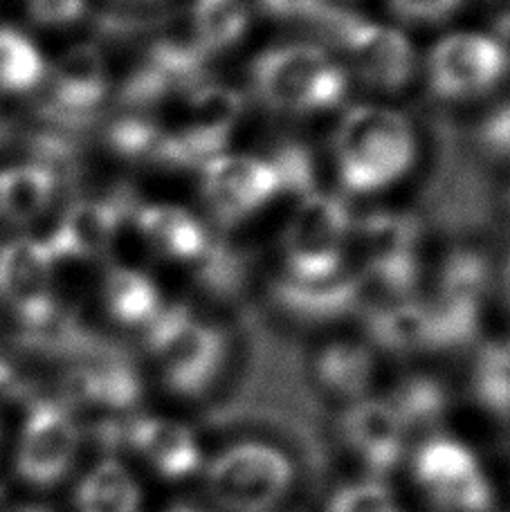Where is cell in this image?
<instances>
[{
	"mask_svg": "<svg viewBox=\"0 0 510 512\" xmlns=\"http://www.w3.org/2000/svg\"><path fill=\"white\" fill-rule=\"evenodd\" d=\"M254 97L277 115L331 113L349 95V72L322 45L281 43L259 52L250 66Z\"/></svg>",
	"mask_w": 510,
	"mask_h": 512,
	"instance_id": "cell-2",
	"label": "cell"
},
{
	"mask_svg": "<svg viewBox=\"0 0 510 512\" xmlns=\"http://www.w3.org/2000/svg\"><path fill=\"white\" fill-rule=\"evenodd\" d=\"M88 12V0H30V14L39 25H72Z\"/></svg>",
	"mask_w": 510,
	"mask_h": 512,
	"instance_id": "cell-31",
	"label": "cell"
},
{
	"mask_svg": "<svg viewBox=\"0 0 510 512\" xmlns=\"http://www.w3.org/2000/svg\"><path fill=\"white\" fill-rule=\"evenodd\" d=\"M133 225L144 245L162 261L194 265L212 254V236L207 225L182 205H142L133 216Z\"/></svg>",
	"mask_w": 510,
	"mask_h": 512,
	"instance_id": "cell-14",
	"label": "cell"
},
{
	"mask_svg": "<svg viewBox=\"0 0 510 512\" xmlns=\"http://www.w3.org/2000/svg\"><path fill=\"white\" fill-rule=\"evenodd\" d=\"M353 218L338 196L324 191L302 194L281 234L284 279L320 283L346 272V245Z\"/></svg>",
	"mask_w": 510,
	"mask_h": 512,
	"instance_id": "cell-3",
	"label": "cell"
},
{
	"mask_svg": "<svg viewBox=\"0 0 510 512\" xmlns=\"http://www.w3.org/2000/svg\"><path fill=\"white\" fill-rule=\"evenodd\" d=\"M342 429L355 456L376 477L391 472L403 459L409 432L389 400H355L346 409Z\"/></svg>",
	"mask_w": 510,
	"mask_h": 512,
	"instance_id": "cell-13",
	"label": "cell"
},
{
	"mask_svg": "<svg viewBox=\"0 0 510 512\" xmlns=\"http://www.w3.org/2000/svg\"><path fill=\"white\" fill-rule=\"evenodd\" d=\"M369 335L376 346L391 353L434 351V328L430 304L403 299L373 310Z\"/></svg>",
	"mask_w": 510,
	"mask_h": 512,
	"instance_id": "cell-20",
	"label": "cell"
},
{
	"mask_svg": "<svg viewBox=\"0 0 510 512\" xmlns=\"http://www.w3.org/2000/svg\"><path fill=\"white\" fill-rule=\"evenodd\" d=\"M510 68V52L502 39L477 30L443 34L425 57V81L434 97L468 104L502 84Z\"/></svg>",
	"mask_w": 510,
	"mask_h": 512,
	"instance_id": "cell-7",
	"label": "cell"
},
{
	"mask_svg": "<svg viewBox=\"0 0 510 512\" xmlns=\"http://www.w3.org/2000/svg\"><path fill=\"white\" fill-rule=\"evenodd\" d=\"M248 27V0H191L189 41L203 57L232 50Z\"/></svg>",
	"mask_w": 510,
	"mask_h": 512,
	"instance_id": "cell-21",
	"label": "cell"
},
{
	"mask_svg": "<svg viewBox=\"0 0 510 512\" xmlns=\"http://www.w3.org/2000/svg\"><path fill=\"white\" fill-rule=\"evenodd\" d=\"M120 212L111 203L81 200L63 216L57 232L45 241V250L54 259L75 256V259H95L102 256L115 241Z\"/></svg>",
	"mask_w": 510,
	"mask_h": 512,
	"instance_id": "cell-17",
	"label": "cell"
},
{
	"mask_svg": "<svg viewBox=\"0 0 510 512\" xmlns=\"http://www.w3.org/2000/svg\"><path fill=\"white\" fill-rule=\"evenodd\" d=\"M479 131L484 151L495 158H510V104L490 113Z\"/></svg>",
	"mask_w": 510,
	"mask_h": 512,
	"instance_id": "cell-33",
	"label": "cell"
},
{
	"mask_svg": "<svg viewBox=\"0 0 510 512\" xmlns=\"http://www.w3.org/2000/svg\"><path fill=\"white\" fill-rule=\"evenodd\" d=\"M504 297H506L508 306H510V259H508L506 268H504Z\"/></svg>",
	"mask_w": 510,
	"mask_h": 512,
	"instance_id": "cell-34",
	"label": "cell"
},
{
	"mask_svg": "<svg viewBox=\"0 0 510 512\" xmlns=\"http://www.w3.org/2000/svg\"><path fill=\"white\" fill-rule=\"evenodd\" d=\"M326 512H403V508L387 486L376 479H364L335 490Z\"/></svg>",
	"mask_w": 510,
	"mask_h": 512,
	"instance_id": "cell-29",
	"label": "cell"
},
{
	"mask_svg": "<svg viewBox=\"0 0 510 512\" xmlns=\"http://www.w3.org/2000/svg\"><path fill=\"white\" fill-rule=\"evenodd\" d=\"M102 299L106 313L120 326L126 328H149L162 310L165 299L158 283L147 272L131 265H113L106 272Z\"/></svg>",
	"mask_w": 510,
	"mask_h": 512,
	"instance_id": "cell-18",
	"label": "cell"
},
{
	"mask_svg": "<svg viewBox=\"0 0 510 512\" xmlns=\"http://www.w3.org/2000/svg\"><path fill=\"white\" fill-rule=\"evenodd\" d=\"M108 95V68L95 45H75L52 70L54 111L66 120H86Z\"/></svg>",
	"mask_w": 510,
	"mask_h": 512,
	"instance_id": "cell-16",
	"label": "cell"
},
{
	"mask_svg": "<svg viewBox=\"0 0 510 512\" xmlns=\"http://www.w3.org/2000/svg\"><path fill=\"white\" fill-rule=\"evenodd\" d=\"M281 306L306 319H331L351 310L362 299L360 279L344 272L320 283H299L281 279L277 286Z\"/></svg>",
	"mask_w": 510,
	"mask_h": 512,
	"instance_id": "cell-23",
	"label": "cell"
},
{
	"mask_svg": "<svg viewBox=\"0 0 510 512\" xmlns=\"http://www.w3.org/2000/svg\"><path fill=\"white\" fill-rule=\"evenodd\" d=\"M124 441L147 461L160 477L178 481L191 477L203 463L194 432L169 418L142 416L126 425Z\"/></svg>",
	"mask_w": 510,
	"mask_h": 512,
	"instance_id": "cell-15",
	"label": "cell"
},
{
	"mask_svg": "<svg viewBox=\"0 0 510 512\" xmlns=\"http://www.w3.org/2000/svg\"><path fill=\"white\" fill-rule=\"evenodd\" d=\"M508 212H510V191H508Z\"/></svg>",
	"mask_w": 510,
	"mask_h": 512,
	"instance_id": "cell-38",
	"label": "cell"
},
{
	"mask_svg": "<svg viewBox=\"0 0 510 512\" xmlns=\"http://www.w3.org/2000/svg\"><path fill=\"white\" fill-rule=\"evenodd\" d=\"M14 512H50V510L43 508V506H25V508H18Z\"/></svg>",
	"mask_w": 510,
	"mask_h": 512,
	"instance_id": "cell-35",
	"label": "cell"
},
{
	"mask_svg": "<svg viewBox=\"0 0 510 512\" xmlns=\"http://www.w3.org/2000/svg\"><path fill=\"white\" fill-rule=\"evenodd\" d=\"M45 77V63L32 41L21 32L0 27V90L27 93Z\"/></svg>",
	"mask_w": 510,
	"mask_h": 512,
	"instance_id": "cell-26",
	"label": "cell"
},
{
	"mask_svg": "<svg viewBox=\"0 0 510 512\" xmlns=\"http://www.w3.org/2000/svg\"><path fill=\"white\" fill-rule=\"evenodd\" d=\"M472 389L481 407L510 420V342L488 344L479 353Z\"/></svg>",
	"mask_w": 510,
	"mask_h": 512,
	"instance_id": "cell-27",
	"label": "cell"
},
{
	"mask_svg": "<svg viewBox=\"0 0 510 512\" xmlns=\"http://www.w3.org/2000/svg\"><path fill=\"white\" fill-rule=\"evenodd\" d=\"M79 454V427L54 400H36L25 418L16 472L34 488H52L72 470Z\"/></svg>",
	"mask_w": 510,
	"mask_h": 512,
	"instance_id": "cell-11",
	"label": "cell"
},
{
	"mask_svg": "<svg viewBox=\"0 0 510 512\" xmlns=\"http://www.w3.org/2000/svg\"><path fill=\"white\" fill-rule=\"evenodd\" d=\"M200 196L218 221H248L284 194L275 162L252 153L223 151L198 167Z\"/></svg>",
	"mask_w": 510,
	"mask_h": 512,
	"instance_id": "cell-8",
	"label": "cell"
},
{
	"mask_svg": "<svg viewBox=\"0 0 510 512\" xmlns=\"http://www.w3.org/2000/svg\"><path fill=\"white\" fill-rule=\"evenodd\" d=\"M466 0H387L389 12L405 25H441L461 12Z\"/></svg>",
	"mask_w": 510,
	"mask_h": 512,
	"instance_id": "cell-30",
	"label": "cell"
},
{
	"mask_svg": "<svg viewBox=\"0 0 510 512\" xmlns=\"http://www.w3.org/2000/svg\"><path fill=\"white\" fill-rule=\"evenodd\" d=\"M261 7L284 21L320 23L335 3L333 0H261Z\"/></svg>",
	"mask_w": 510,
	"mask_h": 512,
	"instance_id": "cell-32",
	"label": "cell"
},
{
	"mask_svg": "<svg viewBox=\"0 0 510 512\" xmlns=\"http://www.w3.org/2000/svg\"><path fill=\"white\" fill-rule=\"evenodd\" d=\"M389 402L407 432H412V429H432L439 423L448 407V396L441 382L427 376H414L400 384L396 396Z\"/></svg>",
	"mask_w": 510,
	"mask_h": 512,
	"instance_id": "cell-28",
	"label": "cell"
},
{
	"mask_svg": "<svg viewBox=\"0 0 510 512\" xmlns=\"http://www.w3.org/2000/svg\"><path fill=\"white\" fill-rule=\"evenodd\" d=\"M331 155L344 191L376 196L409 176L418 158V135L412 120L394 106L355 104L340 115Z\"/></svg>",
	"mask_w": 510,
	"mask_h": 512,
	"instance_id": "cell-1",
	"label": "cell"
},
{
	"mask_svg": "<svg viewBox=\"0 0 510 512\" xmlns=\"http://www.w3.org/2000/svg\"><path fill=\"white\" fill-rule=\"evenodd\" d=\"M122 3H133V5H144V3H158V0H122Z\"/></svg>",
	"mask_w": 510,
	"mask_h": 512,
	"instance_id": "cell-36",
	"label": "cell"
},
{
	"mask_svg": "<svg viewBox=\"0 0 510 512\" xmlns=\"http://www.w3.org/2000/svg\"><path fill=\"white\" fill-rule=\"evenodd\" d=\"M54 176L45 167L0 171V214L12 223H32L50 205Z\"/></svg>",
	"mask_w": 510,
	"mask_h": 512,
	"instance_id": "cell-25",
	"label": "cell"
},
{
	"mask_svg": "<svg viewBox=\"0 0 510 512\" xmlns=\"http://www.w3.org/2000/svg\"><path fill=\"white\" fill-rule=\"evenodd\" d=\"M75 501L77 512H140L142 490L126 465L104 459L79 483Z\"/></svg>",
	"mask_w": 510,
	"mask_h": 512,
	"instance_id": "cell-24",
	"label": "cell"
},
{
	"mask_svg": "<svg viewBox=\"0 0 510 512\" xmlns=\"http://www.w3.org/2000/svg\"><path fill=\"white\" fill-rule=\"evenodd\" d=\"M144 337L162 380L178 396H203L225 364L223 335L187 308L165 306Z\"/></svg>",
	"mask_w": 510,
	"mask_h": 512,
	"instance_id": "cell-5",
	"label": "cell"
},
{
	"mask_svg": "<svg viewBox=\"0 0 510 512\" xmlns=\"http://www.w3.org/2000/svg\"><path fill=\"white\" fill-rule=\"evenodd\" d=\"M317 384L331 396L344 400L367 398L376 376V360L369 344L355 340H335L322 346L313 362Z\"/></svg>",
	"mask_w": 510,
	"mask_h": 512,
	"instance_id": "cell-19",
	"label": "cell"
},
{
	"mask_svg": "<svg viewBox=\"0 0 510 512\" xmlns=\"http://www.w3.org/2000/svg\"><path fill=\"white\" fill-rule=\"evenodd\" d=\"M243 113V99L225 86H194L182 97L176 124L162 128L160 158L176 164H200L223 153L236 122Z\"/></svg>",
	"mask_w": 510,
	"mask_h": 512,
	"instance_id": "cell-9",
	"label": "cell"
},
{
	"mask_svg": "<svg viewBox=\"0 0 510 512\" xmlns=\"http://www.w3.org/2000/svg\"><path fill=\"white\" fill-rule=\"evenodd\" d=\"M295 468L275 445L245 441L225 447L207 468V495L225 512H272L288 497Z\"/></svg>",
	"mask_w": 510,
	"mask_h": 512,
	"instance_id": "cell-6",
	"label": "cell"
},
{
	"mask_svg": "<svg viewBox=\"0 0 510 512\" xmlns=\"http://www.w3.org/2000/svg\"><path fill=\"white\" fill-rule=\"evenodd\" d=\"M68 391L75 400L108 409H126L140 398V380L120 360L97 358L70 373Z\"/></svg>",
	"mask_w": 510,
	"mask_h": 512,
	"instance_id": "cell-22",
	"label": "cell"
},
{
	"mask_svg": "<svg viewBox=\"0 0 510 512\" xmlns=\"http://www.w3.org/2000/svg\"><path fill=\"white\" fill-rule=\"evenodd\" d=\"M414 477L430 499L448 512H488L493 486L468 445L452 436H432L414 456Z\"/></svg>",
	"mask_w": 510,
	"mask_h": 512,
	"instance_id": "cell-10",
	"label": "cell"
},
{
	"mask_svg": "<svg viewBox=\"0 0 510 512\" xmlns=\"http://www.w3.org/2000/svg\"><path fill=\"white\" fill-rule=\"evenodd\" d=\"M52 256L41 241H12L0 250V299L32 331H48L57 317L52 297Z\"/></svg>",
	"mask_w": 510,
	"mask_h": 512,
	"instance_id": "cell-12",
	"label": "cell"
},
{
	"mask_svg": "<svg viewBox=\"0 0 510 512\" xmlns=\"http://www.w3.org/2000/svg\"><path fill=\"white\" fill-rule=\"evenodd\" d=\"M169 512H200V510H194V508H185V506H178V508H173V510H169Z\"/></svg>",
	"mask_w": 510,
	"mask_h": 512,
	"instance_id": "cell-37",
	"label": "cell"
},
{
	"mask_svg": "<svg viewBox=\"0 0 510 512\" xmlns=\"http://www.w3.org/2000/svg\"><path fill=\"white\" fill-rule=\"evenodd\" d=\"M320 23L338 43L349 77L353 75L373 93L398 95L414 81L418 57L400 27L351 14L338 5Z\"/></svg>",
	"mask_w": 510,
	"mask_h": 512,
	"instance_id": "cell-4",
	"label": "cell"
}]
</instances>
